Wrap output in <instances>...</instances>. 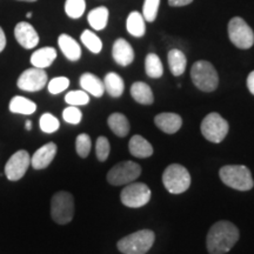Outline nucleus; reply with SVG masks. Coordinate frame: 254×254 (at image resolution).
<instances>
[{
  "instance_id": "72a5a7b5",
  "label": "nucleus",
  "mask_w": 254,
  "mask_h": 254,
  "mask_svg": "<svg viewBox=\"0 0 254 254\" xmlns=\"http://www.w3.org/2000/svg\"><path fill=\"white\" fill-rule=\"evenodd\" d=\"M159 5H160V0H145L144 6H142V17L145 20L152 23L157 19Z\"/></svg>"
},
{
  "instance_id": "f704fd0d",
  "label": "nucleus",
  "mask_w": 254,
  "mask_h": 254,
  "mask_svg": "<svg viewBox=\"0 0 254 254\" xmlns=\"http://www.w3.org/2000/svg\"><path fill=\"white\" fill-rule=\"evenodd\" d=\"M110 142L106 136H99L95 142V154L99 161H105L110 155Z\"/></svg>"
},
{
  "instance_id": "79ce46f5",
  "label": "nucleus",
  "mask_w": 254,
  "mask_h": 254,
  "mask_svg": "<svg viewBox=\"0 0 254 254\" xmlns=\"http://www.w3.org/2000/svg\"><path fill=\"white\" fill-rule=\"evenodd\" d=\"M19 1H30V2H33V1H36V0H19Z\"/></svg>"
},
{
  "instance_id": "1a4fd4ad",
  "label": "nucleus",
  "mask_w": 254,
  "mask_h": 254,
  "mask_svg": "<svg viewBox=\"0 0 254 254\" xmlns=\"http://www.w3.org/2000/svg\"><path fill=\"white\" fill-rule=\"evenodd\" d=\"M141 174V167L133 161H122L113 166L107 173V182L113 186L127 185L138 179Z\"/></svg>"
},
{
  "instance_id": "cd10ccee",
  "label": "nucleus",
  "mask_w": 254,
  "mask_h": 254,
  "mask_svg": "<svg viewBox=\"0 0 254 254\" xmlns=\"http://www.w3.org/2000/svg\"><path fill=\"white\" fill-rule=\"evenodd\" d=\"M145 71H146V74H147L150 78L158 79L163 77L164 74L163 64H161L160 59H159V57L157 55H154V53H150V55H147V57H146Z\"/></svg>"
},
{
  "instance_id": "37998d69",
  "label": "nucleus",
  "mask_w": 254,
  "mask_h": 254,
  "mask_svg": "<svg viewBox=\"0 0 254 254\" xmlns=\"http://www.w3.org/2000/svg\"><path fill=\"white\" fill-rule=\"evenodd\" d=\"M26 17H27V18H31V17H32V13H31V12H28V13L26 14Z\"/></svg>"
},
{
  "instance_id": "6ab92c4d",
  "label": "nucleus",
  "mask_w": 254,
  "mask_h": 254,
  "mask_svg": "<svg viewBox=\"0 0 254 254\" xmlns=\"http://www.w3.org/2000/svg\"><path fill=\"white\" fill-rule=\"evenodd\" d=\"M80 86L85 92H87V93L94 95L97 98L103 97L105 92L104 81L100 80L97 75L92 74V73H84L81 75Z\"/></svg>"
},
{
  "instance_id": "ea45409f",
  "label": "nucleus",
  "mask_w": 254,
  "mask_h": 254,
  "mask_svg": "<svg viewBox=\"0 0 254 254\" xmlns=\"http://www.w3.org/2000/svg\"><path fill=\"white\" fill-rule=\"evenodd\" d=\"M6 46V36L2 31V28L0 27V52H2Z\"/></svg>"
},
{
  "instance_id": "bb28decb",
  "label": "nucleus",
  "mask_w": 254,
  "mask_h": 254,
  "mask_svg": "<svg viewBox=\"0 0 254 254\" xmlns=\"http://www.w3.org/2000/svg\"><path fill=\"white\" fill-rule=\"evenodd\" d=\"M88 24L91 25L92 28L95 31H101L107 26L109 23V9L105 6L93 8L87 15Z\"/></svg>"
},
{
  "instance_id": "4468645a",
  "label": "nucleus",
  "mask_w": 254,
  "mask_h": 254,
  "mask_svg": "<svg viewBox=\"0 0 254 254\" xmlns=\"http://www.w3.org/2000/svg\"><path fill=\"white\" fill-rule=\"evenodd\" d=\"M58 147L55 142H47L44 146H41L39 150L36 151V153L32 155L31 165L34 170H44L52 163L55 159Z\"/></svg>"
},
{
  "instance_id": "0eeeda50",
  "label": "nucleus",
  "mask_w": 254,
  "mask_h": 254,
  "mask_svg": "<svg viewBox=\"0 0 254 254\" xmlns=\"http://www.w3.org/2000/svg\"><path fill=\"white\" fill-rule=\"evenodd\" d=\"M228 37L234 46L240 50H249L254 44V32L250 25L240 17H234L228 23Z\"/></svg>"
},
{
  "instance_id": "c9c22d12",
  "label": "nucleus",
  "mask_w": 254,
  "mask_h": 254,
  "mask_svg": "<svg viewBox=\"0 0 254 254\" xmlns=\"http://www.w3.org/2000/svg\"><path fill=\"white\" fill-rule=\"evenodd\" d=\"M69 86V80L66 77H57L53 78L52 80L49 82L47 88L51 94H59L64 92Z\"/></svg>"
},
{
  "instance_id": "a19ab883",
  "label": "nucleus",
  "mask_w": 254,
  "mask_h": 254,
  "mask_svg": "<svg viewBox=\"0 0 254 254\" xmlns=\"http://www.w3.org/2000/svg\"><path fill=\"white\" fill-rule=\"evenodd\" d=\"M25 127H26V129H28V131H30V129L32 128V122H30V120H27L26 126H25Z\"/></svg>"
},
{
  "instance_id": "5701e85b",
  "label": "nucleus",
  "mask_w": 254,
  "mask_h": 254,
  "mask_svg": "<svg viewBox=\"0 0 254 254\" xmlns=\"http://www.w3.org/2000/svg\"><path fill=\"white\" fill-rule=\"evenodd\" d=\"M104 86L105 91L109 93L112 98H119L122 97L124 93V88H125V84H124L123 78L119 74L114 72H110L105 75L104 79Z\"/></svg>"
},
{
  "instance_id": "9d476101",
  "label": "nucleus",
  "mask_w": 254,
  "mask_h": 254,
  "mask_svg": "<svg viewBox=\"0 0 254 254\" xmlns=\"http://www.w3.org/2000/svg\"><path fill=\"white\" fill-rule=\"evenodd\" d=\"M122 202L127 207L139 208L150 201L151 190L150 187L141 183H133L126 186L120 194Z\"/></svg>"
},
{
  "instance_id": "7ed1b4c3",
  "label": "nucleus",
  "mask_w": 254,
  "mask_h": 254,
  "mask_svg": "<svg viewBox=\"0 0 254 254\" xmlns=\"http://www.w3.org/2000/svg\"><path fill=\"white\" fill-rule=\"evenodd\" d=\"M190 78L195 87L202 92H213L219 85V75L214 66L206 60H199L193 64Z\"/></svg>"
},
{
  "instance_id": "f8f14e48",
  "label": "nucleus",
  "mask_w": 254,
  "mask_h": 254,
  "mask_svg": "<svg viewBox=\"0 0 254 254\" xmlns=\"http://www.w3.org/2000/svg\"><path fill=\"white\" fill-rule=\"evenodd\" d=\"M47 84V73L44 68H28L18 78L17 85L20 90L26 92H37L43 90Z\"/></svg>"
},
{
  "instance_id": "c756f323",
  "label": "nucleus",
  "mask_w": 254,
  "mask_h": 254,
  "mask_svg": "<svg viewBox=\"0 0 254 254\" xmlns=\"http://www.w3.org/2000/svg\"><path fill=\"white\" fill-rule=\"evenodd\" d=\"M85 9H86V2H85V0H66L65 12L69 18H80L84 14Z\"/></svg>"
},
{
  "instance_id": "4be33fe9",
  "label": "nucleus",
  "mask_w": 254,
  "mask_h": 254,
  "mask_svg": "<svg viewBox=\"0 0 254 254\" xmlns=\"http://www.w3.org/2000/svg\"><path fill=\"white\" fill-rule=\"evenodd\" d=\"M131 95L136 103L141 105H151L154 101L153 92H152L151 87L142 81H136L132 85Z\"/></svg>"
},
{
  "instance_id": "393cba45",
  "label": "nucleus",
  "mask_w": 254,
  "mask_h": 254,
  "mask_svg": "<svg viewBox=\"0 0 254 254\" xmlns=\"http://www.w3.org/2000/svg\"><path fill=\"white\" fill-rule=\"evenodd\" d=\"M126 28L127 32L133 37L140 38L146 33V25L145 19L141 13L139 12H131L127 17L126 20Z\"/></svg>"
},
{
  "instance_id": "f257e3e1",
  "label": "nucleus",
  "mask_w": 254,
  "mask_h": 254,
  "mask_svg": "<svg viewBox=\"0 0 254 254\" xmlns=\"http://www.w3.org/2000/svg\"><path fill=\"white\" fill-rule=\"evenodd\" d=\"M239 240V230L230 221L221 220L209 228L206 239L207 250L211 254H225Z\"/></svg>"
},
{
  "instance_id": "7c9ffc66",
  "label": "nucleus",
  "mask_w": 254,
  "mask_h": 254,
  "mask_svg": "<svg viewBox=\"0 0 254 254\" xmlns=\"http://www.w3.org/2000/svg\"><path fill=\"white\" fill-rule=\"evenodd\" d=\"M40 129L45 133H55L59 129L60 123L53 114L44 113L39 120Z\"/></svg>"
},
{
  "instance_id": "aec40b11",
  "label": "nucleus",
  "mask_w": 254,
  "mask_h": 254,
  "mask_svg": "<svg viewBox=\"0 0 254 254\" xmlns=\"http://www.w3.org/2000/svg\"><path fill=\"white\" fill-rule=\"evenodd\" d=\"M57 58V51L53 47H43L37 50L31 56V64L34 67L46 68L53 64Z\"/></svg>"
},
{
  "instance_id": "58836bf2",
  "label": "nucleus",
  "mask_w": 254,
  "mask_h": 254,
  "mask_svg": "<svg viewBox=\"0 0 254 254\" xmlns=\"http://www.w3.org/2000/svg\"><path fill=\"white\" fill-rule=\"evenodd\" d=\"M247 87H249L251 93L254 95V71L251 72L247 77Z\"/></svg>"
},
{
  "instance_id": "2eb2a0df",
  "label": "nucleus",
  "mask_w": 254,
  "mask_h": 254,
  "mask_svg": "<svg viewBox=\"0 0 254 254\" xmlns=\"http://www.w3.org/2000/svg\"><path fill=\"white\" fill-rule=\"evenodd\" d=\"M112 56L114 62L118 64V65L128 66L134 60V51H133L132 46L129 45L128 41L123 39V38H119L113 44Z\"/></svg>"
},
{
  "instance_id": "dca6fc26",
  "label": "nucleus",
  "mask_w": 254,
  "mask_h": 254,
  "mask_svg": "<svg viewBox=\"0 0 254 254\" xmlns=\"http://www.w3.org/2000/svg\"><path fill=\"white\" fill-rule=\"evenodd\" d=\"M154 123L159 129L167 133V134H173L180 129L183 125V119L179 114L177 113H159L155 116Z\"/></svg>"
},
{
  "instance_id": "a878e982",
  "label": "nucleus",
  "mask_w": 254,
  "mask_h": 254,
  "mask_svg": "<svg viewBox=\"0 0 254 254\" xmlns=\"http://www.w3.org/2000/svg\"><path fill=\"white\" fill-rule=\"evenodd\" d=\"M107 124H109L111 131H112L114 134L120 136H126L129 132V123L128 119L124 116L123 113H112L109 117V120H107Z\"/></svg>"
},
{
  "instance_id": "39448f33",
  "label": "nucleus",
  "mask_w": 254,
  "mask_h": 254,
  "mask_svg": "<svg viewBox=\"0 0 254 254\" xmlns=\"http://www.w3.org/2000/svg\"><path fill=\"white\" fill-rule=\"evenodd\" d=\"M165 189L172 194L186 192L190 186V174L186 167L179 164L170 165L163 174Z\"/></svg>"
},
{
  "instance_id": "4c0bfd02",
  "label": "nucleus",
  "mask_w": 254,
  "mask_h": 254,
  "mask_svg": "<svg viewBox=\"0 0 254 254\" xmlns=\"http://www.w3.org/2000/svg\"><path fill=\"white\" fill-rule=\"evenodd\" d=\"M193 0H168V5L173 7H180V6L190 5Z\"/></svg>"
},
{
  "instance_id": "6e6552de",
  "label": "nucleus",
  "mask_w": 254,
  "mask_h": 254,
  "mask_svg": "<svg viewBox=\"0 0 254 254\" xmlns=\"http://www.w3.org/2000/svg\"><path fill=\"white\" fill-rule=\"evenodd\" d=\"M230 125L219 113H209L201 123V133L208 141L219 144L226 138Z\"/></svg>"
},
{
  "instance_id": "e433bc0d",
  "label": "nucleus",
  "mask_w": 254,
  "mask_h": 254,
  "mask_svg": "<svg viewBox=\"0 0 254 254\" xmlns=\"http://www.w3.org/2000/svg\"><path fill=\"white\" fill-rule=\"evenodd\" d=\"M63 118L66 123L72 124V125H78L81 122L82 113L77 106H68L67 109L64 110Z\"/></svg>"
},
{
  "instance_id": "423d86ee",
  "label": "nucleus",
  "mask_w": 254,
  "mask_h": 254,
  "mask_svg": "<svg viewBox=\"0 0 254 254\" xmlns=\"http://www.w3.org/2000/svg\"><path fill=\"white\" fill-rule=\"evenodd\" d=\"M51 215L57 224L65 225L72 221L74 215V198L66 190L57 192L51 200Z\"/></svg>"
},
{
  "instance_id": "2f4dec72",
  "label": "nucleus",
  "mask_w": 254,
  "mask_h": 254,
  "mask_svg": "<svg viewBox=\"0 0 254 254\" xmlns=\"http://www.w3.org/2000/svg\"><path fill=\"white\" fill-rule=\"evenodd\" d=\"M92 147V141L90 135L86 133H81L77 136V140H75V150L79 157L81 158H87L90 154Z\"/></svg>"
},
{
  "instance_id": "412c9836",
  "label": "nucleus",
  "mask_w": 254,
  "mask_h": 254,
  "mask_svg": "<svg viewBox=\"0 0 254 254\" xmlns=\"http://www.w3.org/2000/svg\"><path fill=\"white\" fill-rule=\"evenodd\" d=\"M167 62H168V66H170V71L172 72L173 75L176 77H179L182 75L186 69V65H187V59L185 53L183 51L178 50V49H173L168 52L167 56Z\"/></svg>"
},
{
  "instance_id": "473e14b6",
  "label": "nucleus",
  "mask_w": 254,
  "mask_h": 254,
  "mask_svg": "<svg viewBox=\"0 0 254 254\" xmlns=\"http://www.w3.org/2000/svg\"><path fill=\"white\" fill-rule=\"evenodd\" d=\"M65 101L71 106H81L90 103V97L87 92L82 91H71L65 95Z\"/></svg>"
},
{
  "instance_id": "9b49d317",
  "label": "nucleus",
  "mask_w": 254,
  "mask_h": 254,
  "mask_svg": "<svg viewBox=\"0 0 254 254\" xmlns=\"http://www.w3.org/2000/svg\"><path fill=\"white\" fill-rule=\"evenodd\" d=\"M31 165V157L27 151L20 150L12 155L5 165V176L11 182L21 179Z\"/></svg>"
},
{
  "instance_id": "b1692460",
  "label": "nucleus",
  "mask_w": 254,
  "mask_h": 254,
  "mask_svg": "<svg viewBox=\"0 0 254 254\" xmlns=\"http://www.w3.org/2000/svg\"><path fill=\"white\" fill-rule=\"evenodd\" d=\"M8 107L12 113L25 114V116H30V114L36 112L37 110L36 103L27 99V98L21 97V95H15V97L12 98Z\"/></svg>"
},
{
  "instance_id": "f03ea898",
  "label": "nucleus",
  "mask_w": 254,
  "mask_h": 254,
  "mask_svg": "<svg viewBox=\"0 0 254 254\" xmlns=\"http://www.w3.org/2000/svg\"><path fill=\"white\" fill-rule=\"evenodd\" d=\"M219 176L225 185L241 192L250 190L254 186L251 171L244 165H227L221 167Z\"/></svg>"
},
{
  "instance_id": "a211bd4d",
  "label": "nucleus",
  "mask_w": 254,
  "mask_h": 254,
  "mask_svg": "<svg viewBox=\"0 0 254 254\" xmlns=\"http://www.w3.org/2000/svg\"><path fill=\"white\" fill-rule=\"evenodd\" d=\"M128 150L133 157L135 158H148L153 154V147L144 136L133 135L128 142Z\"/></svg>"
},
{
  "instance_id": "ddd939ff",
  "label": "nucleus",
  "mask_w": 254,
  "mask_h": 254,
  "mask_svg": "<svg viewBox=\"0 0 254 254\" xmlns=\"http://www.w3.org/2000/svg\"><path fill=\"white\" fill-rule=\"evenodd\" d=\"M15 39L24 49L31 50L39 44V36L31 24L21 21L14 28Z\"/></svg>"
},
{
  "instance_id": "20e7f679",
  "label": "nucleus",
  "mask_w": 254,
  "mask_h": 254,
  "mask_svg": "<svg viewBox=\"0 0 254 254\" xmlns=\"http://www.w3.org/2000/svg\"><path fill=\"white\" fill-rule=\"evenodd\" d=\"M154 240L153 231L141 230L120 239L117 246L124 254H146L153 246Z\"/></svg>"
},
{
  "instance_id": "f3484780",
  "label": "nucleus",
  "mask_w": 254,
  "mask_h": 254,
  "mask_svg": "<svg viewBox=\"0 0 254 254\" xmlns=\"http://www.w3.org/2000/svg\"><path fill=\"white\" fill-rule=\"evenodd\" d=\"M58 45L66 57L71 62H77L81 57V49L79 44L68 34H62L58 38Z\"/></svg>"
},
{
  "instance_id": "c85d7f7f",
  "label": "nucleus",
  "mask_w": 254,
  "mask_h": 254,
  "mask_svg": "<svg viewBox=\"0 0 254 254\" xmlns=\"http://www.w3.org/2000/svg\"><path fill=\"white\" fill-rule=\"evenodd\" d=\"M80 39L81 43L84 44L92 53H95V55H97V53H100L101 50H103V43H101L100 38L90 30L82 32Z\"/></svg>"
}]
</instances>
